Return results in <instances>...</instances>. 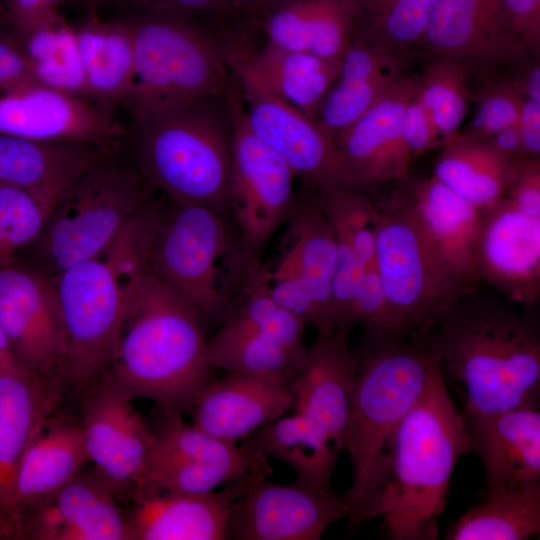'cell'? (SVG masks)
<instances>
[{
  "instance_id": "277c9868",
  "label": "cell",
  "mask_w": 540,
  "mask_h": 540,
  "mask_svg": "<svg viewBox=\"0 0 540 540\" xmlns=\"http://www.w3.org/2000/svg\"><path fill=\"white\" fill-rule=\"evenodd\" d=\"M472 452L466 423L441 371L394 432L375 518L393 540L438 539L458 459Z\"/></svg>"
},
{
  "instance_id": "9a60e30c",
  "label": "cell",
  "mask_w": 540,
  "mask_h": 540,
  "mask_svg": "<svg viewBox=\"0 0 540 540\" xmlns=\"http://www.w3.org/2000/svg\"><path fill=\"white\" fill-rule=\"evenodd\" d=\"M421 47L488 76L534 55L513 32L501 0H436Z\"/></svg>"
},
{
  "instance_id": "c3c4849f",
  "label": "cell",
  "mask_w": 540,
  "mask_h": 540,
  "mask_svg": "<svg viewBox=\"0 0 540 540\" xmlns=\"http://www.w3.org/2000/svg\"><path fill=\"white\" fill-rule=\"evenodd\" d=\"M401 132L411 159L444 144L434 121L416 96L405 108Z\"/></svg>"
},
{
  "instance_id": "9f6ffc18",
  "label": "cell",
  "mask_w": 540,
  "mask_h": 540,
  "mask_svg": "<svg viewBox=\"0 0 540 540\" xmlns=\"http://www.w3.org/2000/svg\"><path fill=\"white\" fill-rule=\"evenodd\" d=\"M486 140L492 147L506 156L526 157L517 123L504 128Z\"/></svg>"
},
{
  "instance_id": "3957f363",
  "label": "cell",
  "mask_w": 540,
  "mask_h": 540,
  "mask_svg": "<svg viewBox=\"0 0 540 540\" xmlns=\"http://www.w3.org/2000/svg\"><path fill=\"white\" fill-rule=\"evenodd\" d=\"M221 97L123 105L132 160L173 203L229 214L233 125Z\"/></svg>"
},
{
  "instance_id": "9c48e42d",
  "label": "cell",
  "mask_w": 540,
  "mask_h": 540,
  "mask_svg": "<svg viewBox=\"0 0 540 540\" xmlns=\"http://www.w3.org/2000/svg\"><path fill=\"white\" fill-rule=\"evenodd\" d=\"M125 231L99 256L50 278L65 335L59 377L74 385L100 376L117 348L126 314Z\"/></svg>"
},
{
  "instance_id": "f546056e",
  "label": "cell",
  "mask_w": 540,
  "mask_h": 540,
  "mask_svg": "<svg viewBox=\"0 0 540 540\" xmlns=\"http://www.w3.org/2000/svg\"><path fill=\"white\" fill-rule=\"evenodd\" d=\"M340 66L341 59H326L269 43L235 65L240 83L280 98L313 120Z\"/></svg>"
},
{
  "instance_id": "e0dca14e",
  "label": "cell",
  "mask_w": 540,
  "mask_h": 540,
  "mask_svg": "<svg viewBox=\"0 0 540 540\" xmlns=\"http://www.w3.org/2000/svg\"><path fill=\"white\" fill-rule=\"evenodd\" d=\"M477 277L522 307L540 297V217L522 213L502 197L480 209L475 245Z\"/></svg>"
},
{
  "instance_id": "7a4b0ae2",
  "label": "cell",
  "mask_w": 540,
  "mask_h": 540,
  "mask_svg": "<svg viewBox=\"0 0 540 540\" xmlns=\"http://www.w3.org/2000/svg\"><path fill=\"white\" fill-rule=\"evenodd\" d=\"M147 255L144 246L125 250L126 314L105 372L132 400L182 415L213 379L205 325L153 272Z\"/></svg>"
},
{
  "instance_id": "681fc988",
  "label": "cell",
  "mask_w": 540,
  "mask_h": 540,
  "mask_svg": "<svg viewBox=\"0 0 540 540\" xmlns=\"http://www.w3.org/2000/svg\"><path fill=\"white\" fill-rule=\"evenodd\" d=\"M40 85L31 64L16 41L0 37V91L10 93Z\"/></svg>"
},
{
  "instance_id": "7bdbcfd3",
  "label": "cell",
  "mask_w": 540,
  "mask_h": 540,
  "mask_svg": "<svg viewBox=\"0 0 540 540\" xmlns=\"http://www.w3.org/2000/svg\"><path fill=\"white\" fill-rule=\"evenodd\" d=\"M53 205L31 193L0 184V269L39 236Z\"/></svg>"
},
{
  "instance_id": "7402d4cb",
  "label": "cell",
  "mask_w": 540,
  "mask_h": 540,
  "mask_svg": "<svg viewBox=\"0 0 540 540\" xmlns=\"http://www.w3.org/2000/svg\"><path fill=\"white\" fill-rule=\"evenodd\" d=\"M60 377L0 373V539H15L12 499L21 460L60 396Z\"/></svg>"
},
{
  "instance_id": "d590c367",
  "label": "cell",
  "mask_w": 540,
  "mask_h": 540,
  "mask_svg": "<svg viewBox=\"0 0 540 540\" xmlns=\"http://www.w3.org/2000/svg\"><path fill=\"white\" fill-rule=\"evenodd\" d=\"M540 535V484L484 493L450 526L446 540H524Z\"/></svg>"
},
{
  "instance_id": "52a82bcc",
  "label": "cell",
  "mask_w": 540,
  "mask_h": 540,
  "mask_svg": "<svg viewBox=\"0 0 540 540\" xmlns=\"http://www.w3.org/2000/svg\"><path fill=\"white\" fill-rule=\"evenodd\" d=\"M375 232V267L402 338L424 333L477 288L444 257L397 187Z\"/></svg>"
},
{
  "instance_id": "60d3db41",
  "label": "cell",
  "mask_w": 540,
  "mask_h": 540,
  "mask_svg": "<svg viewBox=\"0 0 540 540\" xmlns=\"http://www.w3.org/2000/svg\"><path fill=\"white\" fill-rule=\"evenodd\" d=\"M258 269L244 281L241 299L234 309L228 310L225 319L259 333L288 351L304 354L305 322L269 295Z\"/></svg>"
},
{
  "instance_id": "d6a6232c",
  "label": "cell",
  "mask_w": 540,
  "mask_h": 540,
  "mask_svg": "<svg viewBox=\"0 0 540 540\" xmlns=\"http://www.w3.org/2000/svg\"><path fill=\"white\" fill-rule=\"evenodd\" d=\"M75 30L90 99L113 112L136 80L130 28L124 19L102 21L92 15Z\"/></svg>"
},
{
  "instance_id": "f35d334b",
  "label": "cell",
  "mask_w": 540,
  "mask_h": 540,
  "mask_svg": "<svg viewBox=\"0 0 540 540\" xmlns=\"http://www.w3.org/2000/svg\"><path fill=\"white\" fill-rule=\"evenodd\" d=\"M16 43L40 85L91 100L76 30L58 12Z\"/></svg>"
},
{
  "instance_id": "ee69618b",
  "label": "cell",
  "mask_w": 540,
  "mask_h": 540,
  "mask_svg": "<svg viewBox=\"0 0 540 540\" xmlns=\"http://www.w3.org/2000/svg\"><path fill=\"white\" fill-rule=\"evenodd\" d=\"M475 100V113L465 132L487 139L517 123L525 98L502 77L487 78Z\"/></svg>"
},
{
  "instance_id": "4316f807",
  "label": "cell",
  "mask_w": 540,
  "mask_h": 540,
  "mask_svg": "<svg viewBox=\"0 0 540 540\" xmlns=\"http://www.w3.org/2000/svg\"><path fill=\"white\" fill-rule=\"evenodd\" d=\"M250 20L269 44L341 59L353 38L346 0H264Z\"/></svg>"
},
{
  "instance_id": "30bf717a",
  "label": "cell",
  "mask_w": 540,
  "mask_h": 540,
  "mask_svg": "<svg viewBox=\"0 0 540 540\" xmlns=\"http://www.w3.org/2000/svg\"><path fill=\"white\" fill-rule=\"evenodd\" d=\"M137 12L123 18L133 38L136 80L122 106L221 97L226 93L229 85L223 58L195 22L199 17Z\"/></svg>"
},
{
  "instance_id": "4dcf8cb0",
  "label": "cell",
  "mask_w": 540,
  "mask_h": 540,
  "mask_svg": "<svg viewBox=\"0 0 540 540\" xmlns=\"http://www.w3.org/2000/svg\"><path fill=\"white\" fill-rule=\"evenodd\" d=\"M285 224L278 261L297 272L308 287L316 307L318 334H330L334 331L331 289L337 260L334 231L310 194L297 198Z\"/></svg>"
},
{
  "instance_id": "6f0895ef",
  "label": "cell",
  "mask_w": 540,
  "mask_h": 540,
  "mask_svg": "<svg viewBox=\"0 0 540 540\" xmlns=\"http://www.w3.org/2000/svg\"><path fill=\"white\" fill-rule=\"evenodd\" d=\"M0 325V373L24 371Z\"/></svg>"
},
{
  "instance_id": "cb8c5ba5",
  "label": "cell",
  "mask_w": 540,
  "mask_h": 540,
  "mask_svg": "<svg viewBox=\"0 0 540 540\" xmlns=\"http://www.w3.org/2000/svg\"><path fill=\"white\" fill-rule=\"evenodd\" d=\"M526 406L465 419L472 452L485 473L484 493L540 484V412Z\"/></svg>"
},
{
  "instance_id": "484cf974",
  "label": "cell",
  "mask_w": 540,
  "mask_h": 540,
  "mask_svg": "<svg viewBox=\"0 0 540 540\" xmlns=\"http://www.w3.org/2000/svg\"><path fill=\"white\" fill-rule=\"evenodd\" d=\"M116 148L0 133V184L23 189L54 206L86 171Z\"/></svg>"
},
{
  "instance_id": "11a10c76",
  "label": "cell",
  "mask_w": 540,
  "mask_h": 540,
  "mask_svg": "<svg viewBox=\"0 0 540 540\" xmlns=\"http://www.w3.org/2000/svg\"><path fill=\"white\" fill-rule=\"evenodd\" d=\"M508 80L528 100L540 103L539 55H530L511 68Z\"/></svg>"
},
{
  "instance_id": "83f0119b",
  "label": "cell",
  "mask_w": 540,
  "mask_h": 540,
  "mask_svg": "<svg viewBox=\"0 0 540 540\" xmlns=\"http://www.w3.org/2000/svg\"><path fill=\"white\" fill-rule=\"evenodd\" d=\"M87 462L80 423L51 415L27 448L17 471L12 499L15 539L20 517L54 496Z\"/></svg>"
},
{
  "instance_id": "603a6c76",
  "label": "cell",
  "mask_w": 540,
  "mask_h": 540,
  "mask_svg": "<svg viewBox=\"0 0 540 540\" xmlns=\"http://www.w3.org/2000/svg\"><path fill=\"white\" fill-rule=\"evenodd\" d=\"M251 484L232 482L204 494L138 496L126 510L127 540H224L232 504Z\"/></svg>"
},
{
  "instance_id": "ac0fdd59",
  "label": "cell",
  "mask_w": 540,
  "mask_h": 540,
  "mask_svg": "<svg viewBox=\"0 0 540 540\" xmlns=\"http://www.w3.org/2000/svg\"><path fill=\"white\" fill-rule=\"evenodd\" d=\"M0 133L39 141L117 147L127 128L89 99L35 85L0 94Z\"/></svg>"
},
{
  "instance_id": "5b68a950",
  "label": "cell",
  "mask_w": 540,
  "mask_h": 540,
  "mask_svg": "<svg viewBox=\"0 0 540 540\" xmlns=\"http://www.w3.org/2000/svg\"><path fill=\"white\" fill-rule=\"evenodd\" d=\"M357 356L343 435V450L352 469L351 485L345 492L351 527L375 518L390 440L440 372L431 357L405 338L365 335Z\"/></svg>"
},
{
  "instance_id": "f1b7e54d",
  "label": "cell",
  "mask_w": 540,
  "mask_h": 540,
  "mask_svg": "<svg viewBox=\"0 0 540 540\" xmlns=\"http://www.w3.org/2000/svg\"><path fill=\"white\" fill-rule=\"evenodd\" d=\"M417 214L444 257L467 279L477 284L475 245L480 209L435 176L409 172L396 186Z\"/></svg>"
},
{
  "instance_id": "ba28073f",
  "label": "cell",
  "mask_w": 540,
  "mask_h": 540,
  "mask_svg": "<svg viewBox=\"0 0 540 540\" xmlns=\"http://www.w3.org/2000/svg\"><path fill=\"white\" fill-rule=\"evenodd\" d=\"M147 263L205 326L227 314L231 289L242 282L221 264L237 267L245 277L237 237L226 216L195 204L174 203L160 214Z\"/></svg>"
},
{
  "instance_id": "6da1fadb",
  "label": "cell",
  "mask_w": 540,
  "mask_h": 540,
  "mask_svg": "<svg viewBox=\"0 0 540 540\" xmlns=\"http://www.w3.org/2000/svg\"><path fill=\"white\" fill-rule=\"evenodd\" d=\"M463 391L465 419L539 407L540 319L478 288L462 296L424 333L409 339Z\"/></svg>"
},
{
  "instance_id": "d4e9b609",
  "label": "cell",
  "mask_w": 540,
  "mask_h": 540,
  "mask_svg": "<svg viewBox=\"0 0 540 540\" xmlns=\"http://www.w3.org/2000/svg\"><path fill=\"white\" fill-rule=\"evenodd\" d=\"M293 406L288 385L226 372L212 379L190 409L192 424L219 439L238 443Z\"/></svg>"
},
{
  "instance_id": "ab89813d",
  "label": "cell",
  "mask_w": 540,
  "mask_h": 540,
  "mask_svg": "<svg viewBox=\"0 0 540 540\" xmlns=\"http://www.w3.org/2000/svg\"><path fill=\"white\" fill-rule=\"evenodd\" d=\"M469 68L455 60L433 57L418 75L416 98L434 121L445 143L458 133L467 115L471 92Z\"/></svg>"
},
{
  "instance_id": "7c38bea8",
  "label": "cell",
  "mask_w": 540,
  "mask_h": 540,
  "mask_svg": "<svg viewBox=\"0 0 540 540\" xmlns=\"http://www.w3.org/2000/svg\"><path fill=\"white\" fill-rule=\"evenodd\" d=\"M81 406L88 459L120 502L131 501L155 443L132 399L104 371Z\"/></svg>"
},
{
  "instance_id": "74e56055",
  "label": "cell",
  "mask_w": 540,
  "mask_h": 540,
  "mask_svg": "<svg viewBox=\"0 0 540 540\" xmlns=\"http://www.w3.org/2000/svg\"><path fill=\"white\" fill-rule=\"evenodd\" d=\"M353 38L410 58L422 46L436 0H346Z\"/></svg>"
},
{
  "instance_id": "7dc6e473",
  "label": "cell",
  "mask_w": 540,
  "mask_h": 540,
  "mask_svg": "<svg viewBox=\"0 0 540 540\" xmlns=\"http://www.w3.org/2000/svg\"><path fill=\"white\" fill-rule=\"evenodd\" d=\"M134 11H154L183 14L201 18L223 19L245 13L233 0H108Z\"/></svg>"
},
{
  "instance_id": "b9f144b4",
  "label": "cell",
  "mask_w": 540,
  "mask_h": 540,
  "mask_svg": "<svg viewBox=\"0 0 540 540\" xmlns=\"http://www.w3.org/2000/svg\"><path fill=\"white\" fill-rule=\"evenodd\" d=\"M403 74L399 69L377 74L339 73L315 115L316 124L335 141Z\"/></svg>"
},
{
  "instance_id": "816d5d0a",
  "label": "cell",
  "mask_w": 540,
  "mask_h": 540,
  "mask_svg": "<svg viewBox=\"0 0 540 540\" xmlns=\"http://www.w3.org/2000/svg\"><path fill=\"white\" fill-rule=\"evenodd\" d=\"M510 26L530 53L539 55L540 0H501Z\"/></svg>"
},
{
  "instance_id": "1f68e13d",
  "label": "cell",
  "mask_w": 540,
  "mask_h": 540,
  "mask_svg": "<svg viewBox=\"0 0 540 540\" xmlns=\"http://www.w3.org/2000/svg\"><path fill=\"white\" fill-rule=\"evenodd\" d=\"M524 158L506 156L486 139L458 132L443 144L432 175L482 209L506 195Z\"/></svg>"
},
{
  "instance_id": "8d00e7d4",
  "label": "cell",
  "mask_w": 540,
  "mask_h": 540,
  "mask_svg": "<svg viewBox=\"0 0 540 540\" xmlns=\"http://www.w3.org/2000/svg\"><path fill=\"white\" fill-rule=\"evenodd\" d=\"M304 354H296L230 319L206 342V359L214 369L290 385Z\"/></svg>"
},
{
  "instance_id": "836d02e7",
  "label": "cell",
  "mask_w": 540,
  "mask_h": 540,
  "mask_svg": "<svg viewBox=\"0 0 540 540\" xmlns=\"http://www.w3.org/2000/svg\"><path fill=\"white\" fill-rule=\"evenodd\" d=\"M162 412L148 459L199 462L226 472L236 482L254 483L273 473L269 458L247 443L219 439L185 422L180 414Z\"/></svg>"
},
{
  "instance_id": "f6af8a7d",
  "label": "cell",
  "mask_w": 540,
  "mask_h": 540,
  "mask_svg": "<svg viewBox=\"0 0 540 540\" xmlns=\"http://www.w3.org/2000/svg\"><path fill=\"white\" fill-rule=\"evenodd\" d=\"M355 323L364 327L365 335L402 338L375 264L362 273L354 305Z\"/></svg>"
},
{
  "instance_id": "e575fe53",
  "label": "cell",
  "mask_w": 540,
  "mask_h": 540,
  "mask_svg": "<svg viewBox=\"0 0 540 540\" xmlns=\"http://www.w3.org/2000/svg\"><path fill=\"white\" fill-rule=\"evenodd\" d=\"M268 458L287 464L295 480L333 488L332 477L339 451L328 435L312 420L294 412L270 422L244 440Z\"/></svg>"
},
{
  "instance_id": "db71d44e",
  "label": "cell",
  "mask_w": 540,
  "mask_h": 540,
  "mask_svg": "<svg viewBox=\"0 0 540 540\" xmlns=\"http://www.w3.org/2000/svg\"><path fill=\"white\" fill-rule=\"evenodd\" d=\"M517 126L527 158L539 159L540 155V103L525 99Z\"/></svg>"
},
{
  "instance_id": "4fadbf2b",
  "label": "cell",
  "mask_w": 540,
  "mask_h": 540,
  "mask_svg": "<svg viewBox=\"0 0 540 540\" xmlns=\"http://www.w3.org/2000/svg\"><path fill=\"white\" fill-rule=\"evenodd\" d=\"M261 479L232 504L225 539L319 540L347 516L346 494L294 480L277 484Z\"/></svg>"
},
{
  "instance_id": "8992f818",
  "label": "cell",
  "mask_w": 540,
  "mask_h": 540,
  "mask_svg": "<svg viewBox=\"0 0 540 540\" xmlns=\"http://www.w3.org/2000/svg\"><path fill=\"white\" fill-rule=\"evenodd\" d=\"M151 189L132 158L106 155L52 207L30 245L36 270L52 278L102 254L150 202Z\"/></svg>"
},
{
  "instance_id": "44dd1931",
  "label": "cell",
  "mask_w": 540,
  "mask_h": 540,
  "mask_svg": "<svg viewBox=\"0 0 540 540\" xmlns=\"http://www.w3.org/2000/svg\"><path fill=\"white\" fill-rule=\"evenodd\" d=\"M350 328H335L330 334H318L306 346L299 370L289 388L296 413L316 423L343 450L355 374L357 352L348 341Z\"/></svg>"
},
{
  "instance_id": "f907efd6",
  "label": "cell",
  "mask_w": 540,
  "mask_h": 540,
  "mask_svg": "<svg viewBox=\"0 0 540 540\" xmlns=\"http://www.w3.org/2000/svg\"><path fill=\"white\" fill-rule=\"evenodd\" d=\"M522 213L540 217L539 159L524 158L505 195Z\"/></svg>"
},
{
  "instance_id": "ffe728a7",
  "label": "cell",
  "mask_w": 540,
  "mask_h": 540,
  "mask_svg": "<svg viewBox=\"0 0 540 540\" xmlns=\"http://www.w3.org/2000/svg\"><path fill=\"white\" fill-rule=\"evenodd\" d=\"M119 502L94 469L81 470L20 517L18 539L127 540L126 511Z\"/></svg>"
},
{
  "instance_id": "680465c9",
  "label": "cell",
  "mask_w": 540,
  "mask_h": 540,
  "mask_svg": "<svg viewBox=\"0 0 540 540\" xmlns=\"http://www.w3.org/2000/svg\"><path fill=\"white\" fill-rule=\"evenodd\" d=\"M236 5L245 13L250 19L253 13L263 3L264 0H233Z\"/></svg>"
},
{
  "instance_id": "bcb514c9",
  "label": "cell",
  "mask_w": 540,
  "mask_h": 540,
  "mask_svg": "<svg viewBox=\"0 0 540 540\" xmlns=\"http://www.w3.org/2000/svg\"><path fill=\"white\" fill-rule=\"evenodd\" d=\"M364 268L350 245L337 239V260L331 289L334 329L351 328L354 324L355 299Z\"/></svg>"
},
{
  "instance_id": "8fae6325",
  "label": "cell",
  "mask_w": 540,
  "mask_h": 540,
  "mask_svg": "<svg viewBox=\"0 0 540 540\" xmlns=\"http://www.w3.org/2000/svg\"><path fill=\"white\" fill-rule=\"evenodd\" d=\"M229 101L233 136L229 214L237 229L247 277L261 266V254L286 223L297 197L289 165L249 128L241 102Z\"/></svg>"
},
{
  "instance_id": "f5cc1de1",
  "label": "cell",
  "mask_w": 540,
  "mask_h": 540,
  "mask_svg": "<svg viewBox=\"0 0 540 540\" xmlns=\"http://www.w3.org/2000/svg\"><path fill=\"white\" fill-rule=\"evenodd\" d=\"M60 0H5L7 18L16 41L25 37L52 14Z\"/></svg>"
},
{
  "instance_id": "d6986e66",
  "label": "cell",
  "mask_w": 540,
  "mask_h": 540,
  "mask_svg": "<svg viewBox=\"0 0 540 540\" xmlns=\"http://www.w3.org/2000/svg\"><path fill=\"white\" fill-rule=\"evenodd\" d=\"M418 75H401L351 126L335 138L362 191L409 172L411 157L402 139V118L416 96Z\"/></svg>"
},
{
  "instance_id": "5bb4252c",
  "label": "cell",
  "mask_w": 540,
  "mask_h": 540,
  "mask_svg": "<svg viewBox=\"0 0 540 540\" xmlns=\"http://www.w3.org/2000/svg\"><path fill=\"white\" fill-rule=\"evenodd\" d=\"M240 84L249 128L302 178L308 189L340 187L363 192L335 141L313 119L270 93Z\"/></svg>"
},
{
  "instance_id": "2e32d148",
  "label": "cell",
  "mask_w": 540,
  "mask_h": 540,
  "mask_svg": "<svg viewBox=\"0 0 540 540\" xmlns=\"http://www.w3.org/2000/svg\"><path fill=\"white\" fill-rule=\"evenodd\" d=\"M0 325L24 369L59 376L65 335L57 291L50 278L15 263L1 268Z\"/></svg>"
}]
</instances>
